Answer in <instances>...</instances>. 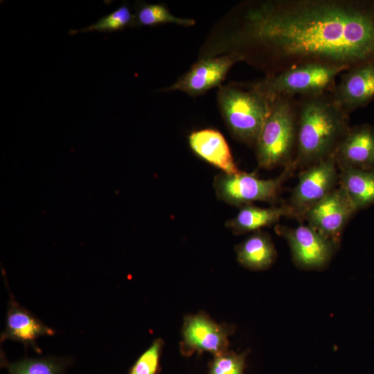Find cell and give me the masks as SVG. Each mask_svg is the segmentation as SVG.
<instances>
[{
    "label": "cell",
    "instance_id": "obj_1",
    "mask_svg": "<svg viewBox=\"0 0 374 374\" xmlns=\"http://www.w3.org/2000/svg\"><path fill=\"white\" fill-rule=\"evenodd\" d=\"M233 42L267 75L374 61V0H268L244 7Z\"/></svg>",
    "mask_w": 374,
    "mask_h": 374
},
{
    "label": "cell",
    "instance_id": "obj_2",
    "mask_svg": "<svg viewBox=\"0 0 374 374\" xmlns=\"http://www.w3.org/2000/svg\"><path fill=\"white\" fill-rule=\"evenodd\" d=\"M350 127L349 114L331 93L297 100L296 149L293 165L305 168L334 154Z\"/></svg>",
    "mask_w": 374,
    "mask_h": 374
},
{
    "label": "cell",
    "instance_id": "obj_3",
    "mask_svg": "<svg viewBox=\"0 0 374 374\" xmlns=\"http://www.w3.org/2000/svg\"><path fill=\"white\" fill-rule=\"evenodd\" d=\"M297 138V99L278 96L273 99L267 118L256 142L258 166L269 169L292 163Z\"/></svg>",
    "mask_w": 374,
    "mask_h": 374
},
{
    "label": "cell",
    "instance_id": "obj_4",
    "mask_svg": "<svg viewBox=\"0 0 374 374\" xmlns=\"http://www.w3.org/2000/svg\"><path fill=\"white\" fill-rule=\"evenodd\" d=\"M273 100L256 84L227 85L218 92V103L232 134L247 144H256Z\"/></svg>",
    "mask_w": 374,
    "mask_h": 374
},
{
    "label": "cell",
    "instance_id": "obj_5",
    "mask_svg": "<svg viewBox=\"0 0 374 374\" xmlns=\"http://www.w3.org/2000/svg\"><path fill=\"white\" fill-rule=\"evenodd\" d=\"M344 69L322 64L296 66L268 75L256 84L271 100L278 96H310L331 93Z\"/></svg>",
    "mask_w": 374,
    "mask_h": 374
},
{
    "label": "cell",
    "instance_id": "obj_6",
    "mask_svg": "<svg viewBox=\"0 0 374 374\" xmlns=\"http://www.w3.org/2000/svg\"><path fill=\"white\" fill-rule=\"evenodd\" d=\"M294 169L292 163L285 166L278 177L269 179L240 171L234 174L222 172L215 177L214 188L220 200L235 206H242L255 201L273 202Z\"/></svg>",
    "mask_w": 374,
    "mask_h": 374
},
{
    "label": "cell",
    "instance_id": "obj_7",
    "mask_svg": "<svg viewBox=\"0 0 374 374\" xmlns=\"http://www.w3.org/2000/svg\"><path fill=\"white\" fill-rule=\"evenodd\" d=\"M334 154L302 170L287 204L292 217L303 220L307 211L323 199L339 184Z\"/></svg>",
    "mask_w": 374,
    "mask_h": 374
},
{
    "label": "cell",
    "instance_id": "obj_8",
    "mask_svg": "<svg viewBox=\"0 0 374 374\" xmlns=\"http://www.w3.org/2000/svg\"><path fill=\"white\" fill-rule=\"evenodd\" d=\"M275 230L286 239L293 261L300 268L319 269L326 267L337 248L338 244L309 224L294 228L277 226Z\"/></svg>",
    "mask_w": 374,
    "mask_h": 374
},
{
    "label": "cell",
    "instance_id": "obj_9",
    "mask_svg": "<svg viewBox=\"0 0 374 374\" xmlns=\"http://www.w3.org/2000/svg\"><path fill=\"white\" fill-rule=\"evenodd\" d=\"M356 212L345 193L338 186L311 207L303 219L326 238L339 244L343 230Z\"/></svg>",
    "mask_w": 374,
    "mask_h": 374
},
{
    "label": "cell",
    "instance_id": "obj_10",
    "mask_svg": "<svg viewBox=\"0 0 374 374\" xmlns=\"http://www.w3.org/2000/svg\"><path fill=\"white\" fill-rule=\"evenodd\" d=\"M242 60L243 56L235 51L222 56L201 60L166 90H179L190 96L202 94L219 86L231 66Z\"/></svg>",
    "mask_w": 374,
    "mask_h": 374
},
{
    "label": "cell",
    "instance_id": "obj_11",
    "mask_svg": "<svg viewBox=\"0 0 374 374\" xmlns=\"http://www.w3.org/2000/svg\"><path fill=\"white\" fill-rule=\"evenodd\" d=\"M331 94L348 114L368 105L374 100V61L344 71Z\"/></svg>",
    "mask_w": 374,
    "mask_h": 374
},
{
    "label": "cell",
    "instance_id": "obj_12",
    "mask_svg": "<svg viewBox=\"0 0 374 374\" xmlns=\"http://www.w3.org/2000/svg\"><path fill=\"white\" fill-rule=\"evenodd\" d=\"M229 330L204 314L186 317L183 328L181 352H209L216 355L228 350Z\"/></svg>",
    "mask_w": 374,
    "mask_h": 374
},
{
    "label": "cell",
    "instance_id": "obj_13",
    "mask_svg": "<svg viewBox=\"0 0 374 374\" xmlns=\"http://www.w3.org/2000/svg\"><path fill=\"white\" fill-rule=\"evenodd\" d=\"M334 157L339 170H374V127L366 123L350 126Z\"/></svg>",
    "mask_w": 374,
    "mask_h": 374
},
{
    "label": "cell",
    "instance_id": "obj_14",
    "mask_svg": "<svg viewBox=\"0 0 374 374\" xmlns=\"http://www.w3.org/2000/svg\"><path fill=\"white\" fill-rule=\"evenodd\" d=\"M193 151L210 164L226 174L239 170L233 160L229 146L224 136L214 129H204L192 132L188 136Z\"/></svg>",
    "mask_w": 374,
    "mask_h": 374
},
{
    "label": "cell",
    "instance_id": "obj_15",
    "mask_svg": "<svg viewBox=\"0 0 374 374\" xmlns=\"http://www.w3.org/2000/svg\"><path fill=\"white\" fill-rule=\"evenodd\" d=\"M53 333V330L44 325L15 301L10 303L3 339H12L30 344L42 335H51Z\"/></svg>",
    "mask_w": 374,
    "mask_h": 374
},
{
    "label": "cell",
    "instance_id": "obj_16",
    "mask_svg": "<svg viewBox=\"0 0 374 374\" xmlns=\"http://www.w3.org/2000/svg\"><path fill=\"white\" fill-rule=\"evenodd\" d=\"M338 186L356 211L374 204V170H339Z\"/></svg>",
    "mask_w": 374,
    "mask_h": 374
},
{
    "label": "cell",
    "instance_id": "obj_17",
    "mask_svg": "<svg viewBox=\"0 0 374 374\" xmlns=\"http://www.w3.org/2000/svg\"><path fill=\"white\" fill-rule=\"evenodd\" d=\"M283 216H292L288 206L260 208L251 204L241 206L236 216L228 221L226 226L236 234L244 233L270 226Z\"/></svg>",
    "mask_w": 374,
    "mask_h": 374
},
{
    "label": "cell",
    "instance_id": "obj_18",
    "mask_svg": "<svg viewBox=\"0 0 374 374\" xmlns=\"http://www.w3.org/2000/svg\"><path fill=\"white\" fill-rule=\"evenodd\" d=\"M236 251L238 262L252 270L268 268L276 257V251L271 238L258 231L238 245Z\"/></svg>",
    "mask_w": 374,
    "mask_h": 374
},
{
    "label": "cell",
    "instance_id": "obj_19",
    "mask_svg": "<svg viewBox=\"0 0 374 374\" xmlns=\"http://www.w3.org/2000/svg\"><path fill=\"white\" fill-rule=\"evenodd\" d=\"M172 23L184 26H192L194 19L179 18L172 15L162 4H143L134 15V25L155 26Z\"/></svg>",
    "mask_w": 374,
    "mask_h": 374
},
{
    "label": "cell",
    "instance_id": "obj_20",
    "mask_svg": "<svg viewBox=\"0 0 374 374\" xmlns=\"http://www.w3.org/2000/svg\"><path fill=\"white\" fill-rule=\"evenodd\" d=\"M134 15L129 7L123 4L115 11L99 19L96 23L78 30H71L70 35L82 32L99 31L114 32L123 30L128 26L134 25Z\"/></svg>",
    "mask_w": 374,
    "mask_h": 374
},
{
    "label": "cell",
    "instance_id": "obj_21",
    "mask_svg": "<svg viewBox=\"0 0 374 374\" xmlns=\"http://www.w3.org/2000/svg\"><path fill=\"white\" fill-rule=\"evenodd\" d=\"M247 353H236L226 350L214 355L208 374H244Z\"/></svg>",
    "mask_w": 374,
    "mask_h": 374
},
{
    "label": "cell",
    "instance_id": "obj_22",
    "mask_svg": "<svg viewBox=\"0 0 374 374\" xmlns=\"http://www.w3.org/2000/svg\"><path fill=\"white\" fill-rule=\"evenodd\" d=\"M9 374H60L62 366L49 359H25L8 365Z\"/></svg>",
    "mask_w": 374,
    "mask_h": 374
},
{
    "label": "cell",
    "instance_id": "obj_23",
    "mask_svg": "<svg viewBox=\"0 0 374 374\" xmlns=\"http://www.w3.org/2000/svg\"><path fill=\"white\" fill-rule=\"evenodd\" d=\"M163 342L156 339L151 346L138 359L130 374H156Z\"/></svg>",
    "mask_w": 374,
    "mask_h": 374
}]
</instances>
